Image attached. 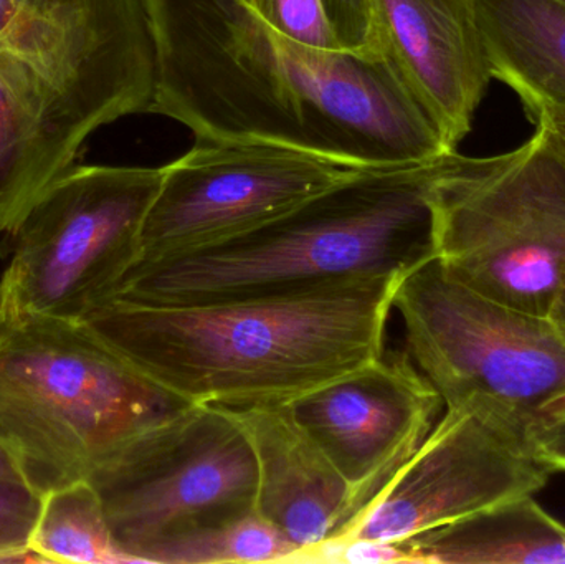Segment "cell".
<instances>
[{"label": "cell", "mask_w": 565, "mask_h": 564, "mask_svg": "<svg viewBox=\"0 0 565 564\" xmlns=\"http://www.w3.org/2000/svg\"><path fill=\"white\" fill-rule=\"evenodd\" d=\"M154 43L149 113L198 141L267 142L358 169L450 155L379 53L316 50L247 0H145Z\"/></svg>", "instance_id": "1"}, {"label": "cell", "mask_w": 565, "mask_h": 564, "mask_svg": "<svg viewBox=\"0 0 565 564\" xmlns=\"http://www.w3.org/2000/svg\"><path fill=\"white\" fill-rule=\"evenodd\" d=\"M402 278L222 304L109 300L88 328L149 380L191 404L285 403L379 360Z\"/></svg>", "instance_id": "2"}, {"label": "cell", "mask_w": 565, "mask_h": 564, "mask_svg": "<svg viewBox=\"0 0 565 564\" xmlns=\"http://www.w3.org/2000/svg\"><path fill=\"white\" fill-rule=\"evenodd\" d=\"M447 156L358 172L250 231L138 260L109 298L178 307L407 277L437 257L430 191Z\"/></svg>", "instance_id": "3"}, {"label": "cell", "mask_w": 565, "mask_h": 564, "mask_svg": "<svg viewBox=\"0 0 565 564\" xmlns=\"http://www.w3.org/2000/svg\"><path fill=\"white\" fill-rule=\"evenodd\" d=\"M188 406L79 321L0 318V443L42 496Z\"/></svg>", "instance_id": "4"}, {"label": "cell", "mask_w": 565, "mask_h": 564, "mask_svg": "<svg viewBox=\"0 0 565 564\" xmlns=\"http://www.w3.org/2000/svg\"><path fill=\"white\" fill-rule=\"evenodd\" d=\"M430 204L435 258L450 277L550 318L565 277V152L550 129L503 155L450 152Z\"/></svg>", "instance_id": "5"}, {"label": "cell", "mask_w": 565, "mask_h": 564, "mask_svg": "<svg viewBox=\"0 0 565 564\" xmlns=\"http://www.w3.org/2000/svg\"><path fill=\"white\" fill-rule=\"evenodd\" d=\"M407 351L445 407H471L530 439L565 414V338L553 321L455 280L437 258L394 294Z\"/></svg>", "instance_id": "6"}, {"label": "cell", "mask_w": 565, "mask_h": 564, "mask_svg": "<svg viewBox=\"0 0 565 564\" xmlns=\"http://www.w3.org/2000/svg\"><path fill=\"white\" fill-rule=\"evenodd\" d=\"M161 168L70 166L13 227L0 280V318L82 321L111 297L139 257Z\"/></svg>", "instance_id": "7"}, {"label": "cell", "mask_w": 565, "mask_h": 564, "mask_svg": "<svg viewBox=\"0 0 565 564\" xmlns=\"http://www.w3.org/2000/svg\"><path fill=\"white\" fill-rule=\"evenodd\" d=\"M0 72L79 145L149 113L156 62L145 0H17Z\"/></svg>", "instance_id": "8"}, {"label": "cell", "mask_w": 565, "mask_h": 564, "mask_svg": "<svg viewBox=\"0 0 565 564\" xmlns=\"http://www.w3.org/2000/svg\"><path fill=\"white\" fill-rule=\"evenodd\" d=\"M116 549L128 563L152 543L254 512V449L228 407L191 404L132 437L96 467Z\"/></svg>", "instance_id": "9"}, {"label": "cell", "mask_w": 565, "mask_h": 564, "mask_svg": "<svg viewBox=\"0 0 565 564\" xmlns=\"http://www.w3.org/2000/svg\"><path fill=\"white\" fill-rule=\"evenodd\" d=\"M161 169V185L139 235L138 260L250 231L367 171L285 146L209 141H195Z\"/></svg>", "instance_id": "10"}, {"label": "cell", "mask_w": 565, "mask_h": 564, "mask_svg": "<svg viewBox=\"0 0 565 564\" xmlns=\"http://www.w3.org/2000/svg\"><path fill=\"white\" fill-rule=\"evenodd\" d=\"M550 476L523 433L483 411L447 407L417 453L334 542H405L534 496Z\"/></svg>", "instance_id": "11"}, {"label": "cell", "mask_w": 565, "mask_h": 564, "mask_svg": "<svg viewBox=\"0 0 565 564\" xmlns=\"http://www.w3.org/2000/svg\"><path fill=\"white\" fill-rule=\"evenodd\" d=\"M282 404L348 483L354 519L417 453L444 407L408 351L384 353Z\"/></svg>", "instance_id": "12"}, {"label": "cell", "mask_w": 565, "mask_h": 564, "mask_svg": "<svg viewBox=\"0 0 565 564\" xmlns=\"http://www.w3.org/2000/svg\"><path fill=\"white\" fill-rule=\"evenodd\" d=\"M372 29L375 52L457 151L493 78L475 0H372Z\"/></svg>", "instance_id": "13"}, {"label": "cell", "mask_w": 565, "mask_h": 564, "mask_svg": "<svg viewBox=\"0 0 565 564\" xmlns=\"http://www.w3.org/2000/svg\"><path fill=\"white\" fill-rule=\"evenodd\" d=\"M228 411L257 460L255 510L299 553L338 539L354 519L351 490L288 407L275 403Z\"/></svg>", "instance_id": "14"}, {"label": "cell", "mask_w": 565, "mask_h": 564, "mask_svg": "<svg viewBox=\"0 0 565 564\" xmlns=\"http://www.w3.org/2000/svg\"><path fill=\"white\" fill-rule=\"evenodd\" d=\"M404 543L415 564H565V525L533 496L508 500Z\"/></svg>", "instance_id": "15"}, {"label": "cell", "mask_w": 565, "mask_h": 564, "mask_svg": "<svg viewBox=\"0 0 565 564\" xmlns=\"http://www.w3.org/2000/svg\"><path fill=\"white\" fill-rule=\"evenodd\" d=\"M493 78L521 102L565 98V7L554 0H475Z\"/></svg>", "instance_id": "16"}, {"label": "cell", "mask_w": 565, "mask_h": 564, "mask_svg": "<svg viewBox=\"0 0 565 564\" xmlns=\"http://www.w3.org/2000/svg\"><path fill=\"white\" fill-rule=\"evenodd\" d=\"M79 148L0 73V232L13 231Z\"/></svg>", "instance_id": "17"}, {"label": "cell", "mask_w": 565, "mask_h": 564, "mask_svg": "<svg viewBox=\"0 0 565 564\" xmlns=\"http://www.w3.org/2000/svg\"><path fill=\"white\" fill-rule=\"evenodd\" d=\"M32 549L46 563H128L116 549L102 499L88 480L43 496Z\"/></svg>", "instance_id": "18"}, {"label": "cell", "mask_w": 565, "mask_h": 564, "mask_svg": "<svg viewBox=\"0 0 565 564\" xmlns=\"http://www.w3.org/2000/svg\"><path fill=\"white\" fill-rule=\"evenodd\" d=\"M299 549L257 510L214 525L198 526L146 546L139 563H292Z\"/></svg>", "instance_id": "19"}, {"label": "cell", "mask_w": 565, "mask_h": 564, "mask_svg": "<svg viewBox=\"0 0 565 564\" xmlns=\"http://www.w3.org/2000/svg\"><path fill=\"white\" fill-rule=\"evenodd\" d=\"M42 500L25 480L0 482V563H46L32 549Z\"/></svg>", "instance_id": "20"}, {"label": "cell", "mask_w": 565, "mask_h": 564, "mask_svg": "<svg viewBox=\"0 0 565 564\" xmlns=\"http://www.w3.org/2000/svg\"><path fill=\"white\" fill-rule=\"evenodd\" d=\"M248 6L278 33L316 50H344L322 0H250Z\"/></svg>", "instance_id": "21"}, {"label": "cell", "mask_w": 565, "mask_h": 564, "mask_svg": "<svg viewBox=\"0 0 565 564\" xmlns=\"http://www.w3.org/2000/svg\"><path fill=\"white\" fill-rule=\"evenodd\" d=\"M322 3L342 49L377 53L372 29V0H322Z\"/></svg>", "instance_id": "22"}, {"label": "cell", "mask_w": 565, "mask_h": 564, "mask_svg": "<svg viewBox=\"0 0 565 564\" xmlns=\"http://www.w3.org/2000/svg\"><path fill=\"white\" fill-rule=\"evenodd\" d=\"M536 459L553 472L565 473V414L537 427L530 437Z\"/></svg>", "instance_id": "23"}, {"label": "cell", "mask_w": 565, "mask_h": 564, "mask_svg": "<svg viewBox=\"0 0 565 564\" xmlns=\"http://www.w3.org/2000/svg\"><path fill=\"white\" fill-rule=\"evenodd\" d=\"M523 105L534 126L550 129L565 152V98H533Z\"/></svg>", "instance_id": "24"}, {"label": "cell", "mask_w": 565, "mask_h": 564, "mask_svg": "<svg viewBox=\"0 0 565 564\" xmlns=\"http://www.w3.org/2000/svg\"><path fill=\"white\" fill-rule=\"evenodd\" d=\"M2 480H23V477L12 454L0 443V482Z\"/></svg>", "instance_id": "25"}, {"label": "cell", "mask_w": 565, "mask_h": 564, "mask_svg": "<svg viewBox=\"0 0 565 564\" xmlns=\"http://www.w3.org/2000/svg\"><path fill=\"white\" fill-rule=\"evenodd\" d=\"M550 320L553 321L554 327L565 338V277L556 298H554L553 307H551Z\"/></svg>", "instance_id": "26"}, {"label": "cell", "mask_w": 565, "mask_h": 564, "mask_svg": "<svg viewBox=\"0 0 565 564\" xmlns=\"http://www.w3.org/2000/svg\"><path fill=\"white\" fill-rule=\"evenodd\" d=\"M17 0H0V36L9 29Z\"/></svg>", "instance_id": "27"}, {"label": "cell", "mask_w": 565, "mask_h": 564, "mask_svg": "<svg viewBox=\"0 0 565 564\" xmlns=\"http://www.w3.org/2000/svg\"><path fill=\"white\" fill-rule=\"evenodd\" d=\"M554 2L561 3V6L565 7V0H554Z\"/></svg>", "instance_id": "28"}, {"label": "cell", "mask_w": 565, "mask_h": 564, "mask_svg": "<svg viewBox=\"0 0 565 564\" xmlns=\"http://www.w3.org/2000/svg\"><path fill=\"white\" fill-rule=\"evenodd\" d=\"M247 2H250V0H247Z\"/></svg>", "instance_id": "29"}]
</instances>
